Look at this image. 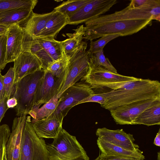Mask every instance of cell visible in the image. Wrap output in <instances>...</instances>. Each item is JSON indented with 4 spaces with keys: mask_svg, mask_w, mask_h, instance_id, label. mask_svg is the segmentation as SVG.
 I'll use <instances>...</instances> for the list:
<instances>
[{
    "mask_svg": "<svg viewBox=\"0 0 160 160\" xmlns=\"http://www.w3.org/2000/svg\"><path fill=\"white\" fill-rule=\"evenodd\" d=\"M152 20L160 21V0H149L138 8L129 4L121 10L86 22L83 38L91 41L109 35H130L150 25Z\"/></svg>",
    "mask_w": 160,
    "mask_h": 160,
    "instance_id": "cell-1",
    "label": "cell"
},
{
    "mask_svg": "<svg viewBox=\"0 0 160 160\" xmlns=\"http://www.w3.org/2000/svg\"><path fill=\"white\" fill-rule=\"evenodd\" d=\"M109 93L108 97L101 106L110 111L137 101L160 98V83L158 80L139 78L124 82Z\"/></svg>",
    "mask_w": 160,
    "mask_h": 160,
    "instance_id": "cell-2",
    "label": "cell"
},
{
    "mask_svg": "<svg viewBox=\"0 0 160 160\" xmlns=\"http://www.w3.org/2000/svg\"><path fill=\"white\" fill-rule=\"evenodd\" d=\"M87 43L84 42L69 55L68 63L58 90L59 98L68 88L74 84L84 77L88 71L90 54L86 51Z\"/></svg>",
    "mask_w": 160,
    "mask_h": 160,
    "instance_id": "cell-3",
    "label": "cell"
},
{
    "mask_svg": "<svg viewBox=\"0 0 160 160\" xmlns=\"http://www.w3.org/2000/svg\"><path fill=\"white\" fill-rule=\"evenodd\" d=\"M45 72L42 69L38 70L23 77L15 84L14 92L11 97H15L17 100L15 108L17 116L28 114L32 109L36 91Z\"/></svg>",
    "mask_w": 160,
    "mask_h": 160,
    "instance_id": "cell-4",
    "label": "cell"
},
{
    "mask_svg": "<svg viewBox=\"0 0 160 160\" xmlns=\"http://www.w3.org/2000/svg\"><path fill=\"white\" fill-rule=\"evenodd\" d=\"M49 153L45 141L38 136L30 119L26 118L18 160H48Z\"/></svg>",
    "mask_w": 160,
    "mask_h": 160,
    "instance_id": "cell-5",
    "label": "cell"
},
{
    "mask_svg": "<svg viewBox=\"0 0 160 160\" xmlns=\"http://www.w3.org/2000/svg\"><path fill=\"white\" fill-rule=\"evenodd\" d=\"M94 93L90 85L80 80L68 88L58 98V105L55 111L64 118L72 107Z\"/></svg>",
    "mask_w": 160,
    "mask_h": 160,
    "instance_id": "cell-6",
    "label": "cell"
},
{
    "mask_svg": "<svg viewBox=\"0 0 160 160\" xmlns=\"http://www.w3.org/2000/svg\"><path fill=\"white\" fill-rule=\"evenodd\" d=\"M138 78L114 73L101 66L89 65L87 74L80 80L90 85L94 91L107 85L133 81Z\"/></svg>",
    "mask_w": 160,
    "mask_h": 160,
    "instance_id": "cell-7",
    "label": "cell"
},
{
    "mask_svg": "<svg viewBox=\"0 0 160 160\" xmlns=\"http://www.w3.org/2000/svg\"><path fill=\"white\" fill-rule=\"evenodd\" d=\"M117 3L116 0H90L68 17V24L78 25L99 17L109 11Z\"/></svg>",
    "mask_w": 160,
    "mask_h": 160,
    "instance_id": "cell-8",
    "label": "cell"
},
{
    "mask_svg": "<svg viewBox=\"0 0 160 160\" xmlns=\"http://www.w3.org/2000/svg\"><path fill=\"white\" fill-rule=\"evenodd\" d=\"M160 102V98L137 101L117 107L110 111L117 124L132 125L133 121L148 108Z\"/></svg>",
    "mask_w": 160,
    "mask_h": 160,
    "instance_id": "cell-9",
    "label": "cell"
},
{
    "mask_svg": "<svg viewBox=\"0 0 160 160\" xmlns=\"http://www.w3.org/2000/svg\"><path fill=\"white\" fill-rule=\"evenodd\" d=\"M63 76L57 78L49 72L45 71L38 85L32 110L39 108L42 104L48 102L55 96H57Z\"/></svg>",
    "mask_w": 160,
    "mask_h": 160,
    "instance_id": "cell-10",
    "label": "cell"
},
{
    "mask_svg": "<svg viewBox=\"0 0 160 160\" xmlns=\"http://www.w3.org/2000/svg\"><path fill=\"white\" fill-rule=\"evenodd\" d=\"M27 115H22L13 120L12 131L5 147L7 160H18Z\"/></svg>",
    "mask_w": 160,
    "mask_h": 160,
    "instance_id": "cell-11",
    "label": "cell"
},
{
    "mask_svg": "<svg viewBox=\"0 0 160 160\" xmlns=\"http://www.w3.org/2000/svg\"><path fill=\"white\" fill-rule=\"evenodd\" d=\"M96 134L99 138L108 142L132 151L139 149L132 134L127 133L123 129L110 130L106 128H98Z\"/></svg>",
    "mask_w": 160,
    "mask_h": 160,
    "instance_id": "cell-12",
    "label": "cell"
},
{
    "mask_svg": "<svg viewBox=\"0 0 160 160\" xmlns=\"http://www.w3.org/2000/svg\"><path fill=\"white\" fill-rule=\"evenodd\" d=\"M13 62L14 85L23 77L42 69L38 58L28 51H22Z\"/></svg>",
    "mask_w": 160,
    "mask_h": 160,
    "instance_id": "cell-13",
    "label": "cell"
},
{
    "mask_svg": "<svg viewBox=\"0 0 160 160\" xmlns=\"http://www.w3.org/2000/svg\"><path fill=\"white\" fill-rule=\"evenodd\" d=\"M64 118L55 111L51 115L32 124L38 136L42 138L54 139L62 128Z\"/></svg>",
    "mask_w": 160,
    "mask_h": 160,
    "instance_id": "cell-14",
    "label": "cell"
},
{
    "mask_svg": "<svg viewBox=\"0 0 160 160\" xmlns=\"http://www.w3.org/2000/svg\"><path fill=\"white\" fill-rule=\"evenodd\" d=\"M23 33V29L19 25L8 27L6 32L7 63L13 62L22 52Z\"/></svg>",
    "mask_w": 160,
    "mask_h": 160,
    "instance_id": "cell-15",
    "label": "cell"
},
{
    "mask_svg": "<svg viewBox=\"0 0 160 160\" xmlns=\"http://www.w3.org/2000/svg\"><path fill=\"white\" fill-rule=\"evenodd\" d=\"M68 23L67 15L55 11L37 38L55 39L59 32Z\"/></svg>",
    "mask_w": 160,
    "mask_h": 160,
    "instance_id": "cell-16",
    "label": "cell"
},
{
    "mask_svg": "<svg viewBox=\"0 0 160 160\" xmlns=\"http://www.w3.org/2000/svg\"><path fill=\"white\" fill-rule=\"evenodd\" d=\"M55 11L40 14L34 13L22 25L20 26L23 31L33 39L37 38L45 25Z\"/></svg>",
    "mask_w": 160,
    "mask_h": 160,
    "instance_id": "cell-17",
    "label": "cell"
},
{
    "mask_svg": "<svg viewBox=\"0 0 160 160\" xmlns=\"http://www.w3.org/2000/svg\"><path fill=\"white\" fill-rule=\"evenodd\" d=\"M97 144L101 153L106 155H115L144 160L143 152L139 149L132 151L114 145L98 138Z\"/></svg>",
    "mask_w": 160,
    "mask_h": 160,
    "instance_id": "cell-18",
    "label": "cell"
},
{
    "mask_svg": "<svg viewBox=\"0 0 160 160\" xmlns=\"http://www.w3.org/2000/svg\"><path fill=\"white\" fill-rule=\"evenodd\" d=\"M32 8L21 7L0 13V24L8 27L13 25L22 24L31 16Z\"/></svg>",
    "mask_w": 160,
    "mask_h": 160,
    "instance_id": "cell-19",
    "label": "cell"
},
{
    "mask_svg": "<svg viewBox=\"0 0 160 160\" xmlns=\"http://www.w3.org/2000/svg\"><path fill=\"white\" fill-rule=\"evenodd\" d=\"M23 32L22 51L29 52L36 56L41 62L42 69L46 70L48 64L52 60L35 39L32 38L24 31Z\"/></svg>",
    "mask_w": 160,
    "mask_h": 160,
    "instance_id": "cell-20",
    "label": "cell"
},
{
    "mask_svg": "<svg viewBox=\"0 0 160 160\" xmlns=\"http://www.w3.org/2000/svg\"><path fill=\"white\" fill-rule=\"evenodd\" d=\"M160 124V102L145 109L132 123V125L142 124L148 126Z\"/></svg>",
    "mask_w": 160,
    "mask_h": 160,
    "instance_id": "cell-21",
    "label": "cell"
},
{
    "mask_svg": "<svg viewBox=\"0 0 160 160\" xmlns=\"http://www.w3.org/2000/svg\"><path fill=\"white\" fill-rule=\"evenodd\" d=\"M84 26L82 25L74 29L72 33H67V39L61 41L64 52L69 55L79 47L84 42L82 41L84 35Z\"/></svg>",
    "mask_w": 160,
    "mask_h": 160,
    "instance_id": "cell-22",
    "label": "cell"
},
{
    "mask_svg": "<svg viewBox=\"0 0 160 160\" xmlns=\"http://www.w3.org/2000/svg\"><path fill=\"white\" fill-rule=\"evenodd\" d=\"M48 150V160H90L84 150L70 151Z\"/></svg>",
    "mask_w": 160,
    "mask_h": 160,
    "instance_id": "cell-23",
    "label": "cell"
},
{
    "mask_svg": "<svg viewBox=\"0 0 160 160\" xmlns=\"http://www.w3.org/2000/svg\"><path fill=\"white\" fill-rule=\"evenodd\" d=\"M44 49L52 61L61 57L64 53L61 41L54 39H35Z\"/></svg>",
    "mask_w": 160,
    "mask_h": 160,
    "instance_id": "cell-24",
    "label": "cell"
},
{
    "mask_svg": "<svg viewBox=\"0 0 160 160\" xmlns=\"http://www.w3.org/2000/svg\"><path fill=\"white\" fill-rule=\"evenodd\" d=\"M58 98L57 95L55 96L41 108L30 111L28 114L32 117L31 123L33 124L51 115L56 110L58 105Z\"/></svg>",
    "mask_w": 160,
    "mask_h": 160,
    "instance_id": "cell-25",
    "label": "cell"
},
{
    "mask_svg": "<svg viewBox=\"0 0 160 160\" xmlns=\"http://www.w3.org/2000/svg\"><path fill=\"white\" fill-rule=\"evenodd\" d=\"M69 56L64 52L60 58L50 62L46 70L49 72L57 78L63 75L68 66Z\"/></svg>",
    "mask_w": 160,
    "mask_h": 160,
    "instance_id": "cell-26",
    "label": "cell"
},
{
    "mask_svg": "<svg viewBox=\"0 0 160 160\" xmlns=\"http://www.w3.org/2000/svg\"><path fill=\"white\" fill-rule=\"evenodd\" d=\"M37 0H0V13L21 7L34 8Z\"/></svg>",
    "mask_w": 160,
    "mask_h": 160,
    "instance_id": "cell-27",
    "label": "cell"
},
{
    "mask_svg": "<svg viewBox=\"0 0 160 160\" xmlns=\"http://www.w3.org/2000/svg\"><path fill=\"white\" fill-rule=\"evenodd\" d=\"M90 0H71L64 1L54 10L68 17L76 12Z\"/></svg>",
    "mask_w": 160,
    "mask_h": 160,
    "instance_id": "cell-28",
    "label": "cell"
},
{
    "mask_svg": "<svg viewBox=\"0 0 160 160\" xmlns=\"http://www.w3.org/2000/svg\"><path fill=\"white\" fill-rule=\"evenodd\" d=\"M89 65L94 66H101L112 72L118 73L117 70L108 58H106L104 55L103 49L90 54Z\"/></svg>",
    "mask_w": 160,
    "mask_h": 160,
    "instance_id": "cell-29",
    "label": "cell"
},
{
    "mask_svg": "<svg viewBox=\"0 0 160 160\" xmlns=\"http://www.w3.org/2000/svg\"><path fill=\"white\" fill-rule=\"evenodd\" d=\"M14 72L13 67H11L3 76L4 96L10 98L13 94L15 90L14 84Z\"/></svg>",
    "mask_w": 160,
    "mask_h": 160,
    "instance_id": "cell-30",
    "label": "cell"
},
{
    "mask_svg": "<svg viewBox=\"0 0 160 160\" xmlns=\"http://www.w3.org/2000/svg\"><path fill=\"white\" fill-rule=\"evenodd\" d=\"M120 36L121 35L119 34L109 35L102 36L95 41L91 40L90 48L88 51L90 54L99 51L103 49L104 47L109 42Z\"/></svg>",
    "mask_w": 160,
    "mask_h": 160,
    "instance_id": "cell-31",
    "label": "cell"
},
{
    "mask_svg": "<svg viewBox=\"0 0 160 160\" xmlns=\"http://www.w3.org/2000/svg\"><path fill=\"white\" fill-rule=\"evenodd\" d=\"M11 133L8 125L3 124L0 126V160H3L5 146Z\"/></svg>",
    "mask_w": 160,
    "mask_h": 160,
    "instance_id": "cell-32",
    "label": "cell"
},
{
    "mask_svg": "<svg viewBox=\"0 0 160 160\" xmlns=\"http://www.w3.org/2000/svg\"><path fill=\"white\" fill-rule=\"evenodd\" d=\"M7 35L6 33L0 36V69L5 68L6 62Z\"/></svg>",
    "mask_w": 160,
    "mask_h": 160,
    "instance_id": "cell-33",
    "label": "cell"
},
{
    "mask_svg": "<svg viewBox=\"0 0 160 160\" xmlns=\"http://www.w3.org/2000/svg\"><path fill=\"white\" fill-rule=\"evenodd\" d=\"M109 95V92L100 93H95L80 102L79 104L92 102L98 103L102 106L105 103L106 99L108 97Z\"/></svg>",
    "mask_w": 160,
    "mask_h": 160,
    "instance_id": "cell-34",
    "label": "cell"
},
{
    "mask_svg": "<svg viewBox=\"0 0 160 160\" xmlns=\"http://www.w3.org/2000/svg\"><path fill=\"white\" fill-rule=\"evenodd\" d=\"M94 160H139L134 158L124 157L115 155H106L99 153L98 157Z\"/></svg>",
    "mask_w": 160,
    "mask_h": 160,
    "instance_id": "cell-35",
    "label": "cell"
},
{
    "mask_svg": "<svg viewBox=\"0 0 160 160\" xmlns=\"http://www.w3.org/2000/svg\"><path fill=\"white\" fill-rule=\"evenodd\" d=\"M9 99L4 96L0 102V123L4 117L6 112L9 109L6 103L7 101Z\"/></svg>",
    "mask_w": 160,
    "mask_h": 160,
    "instance_id": "cell-36",
    "label": "cell"
},
{
    "mask_svg": "<svg viewBox=\"0 0 160 160\" xmlns=\"http://www.w3.org/2000/svg\"><path fill=\"white\" fill-rule=\"evenodd\" d=\"M4 96V91L3 87V76L1 73L0 69V102Z\"/></svg>",
    "mask_w": 160,
    "mask_h": 160,
    "instance_id": "cell-37",
    "label": "cell"
},
{
    "mask_svg": "<svg viewBox=\"0 0 160 160\" xmlns=\"http://www.w3.org/2000/svg\"><path fill=\"white\" fill-rule=\"evenodd\" d=\"M6 103L8 107L9 108L15 107L17 104V102L15 97H12L8 100Z\"/></svg>",
    "mask_w": 160,
    "mask_h": 160,
    "instance_id": "cell-38",
    "label": "cell"
},
{
    "mask_svg": "<svg viewBox=\"0 0 160 160\" xmlns=\"http://www.w3.org/2000/svg\"><path fill=\"white\" fill-rule=\"evenodd\" d=\"M153 144L158 146H160V130L159 129L158 132L154 139Z\"/></svg>",
    "mask_w": 160,
    "mask_h": 160,
    "instance_id": "cell-39",
    "label": "cell"
},
{
    "mask_svg": "<svg viewBox=\"0 0 160 160\" xmlns=\"http://www.w3.org/2000/svg\"><path fill=\"white\" fill-rule=\"evenodd\" d=\"M8 28V27L0 24V36L6 33Z\"/></svg>",
    "mask_w": 160,
    "mask_h": 160,
    "instance_id": "cell-40",
    "label": "cell"
},
{
    "mask_svg": "<svg viewBox=\"0 0 160 160\" xmlns=\"http://www.w3.org/2000/svg\"><path fill=\"white\" fill-rule=\"evenodd\" d=\"M3 160H7L6 155V154H5V148L4 151V157H3Z\"/></svg>",
    "mask_w": 160,
    "mask_h": 160,
    "instance_id": "cell-41",
    "label": "cell"
}]
</instances>
